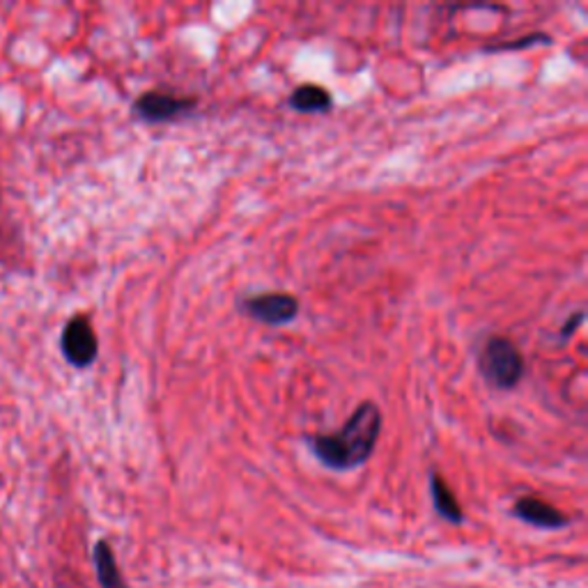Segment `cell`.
<instances>
[{
  "instance_id": "cell-1",
  "label": "cell",
  "mask_w": 588,
  "mask_h": 588,
  "mask_svg": "<svg viewBox=\"0 0 588 588\" xmlns=\"http://www.w3.org/2000/svg\"><path fill=\"white\" fill-rule=\"evenodd\" d=\"M379 432L381 411L375 402L366 400L347 419L343 430L334 434H315L308 441L322 464L334 469V472H349V469H357L370 460Z\"/></svg>"
},
{
  "instance_id": "cell-2",
  "label": "cell",
  "mask_w": 588,
  "mask_h": 588,
  "mask_svg": "<svg viewBox=\"0 0 588 588\" xmlns=\"http://www.w3.org/2000/svg\"><path fill=\"white\" fill-rule=\"evenodd\" d=\"M479 370L492 389L511 391L524 377V357L511 338L492 336L479 357Z\"/></svg>"
},
{
  "instance_id": "cell-3",
  "label": "cell",
  "mask_w": 588,
  "mask_h": 588,
  "mask_svg": "<svg viewBox=\"0 0 588 588\" xmlns=\"http://www.w3.org/2000/svg\"><path fill=\"white\" fill-rule=\"evenodd\" d=\"M61 347L65 359L74 368H87L97 361L99 355V340L91 325V319L85 315H74L61 336Z\"/></svg>"
},
{
  "instance_id": "cell-4",
  "label": "cell",
  "mask_w": 588,
  "mask_h": 588,
  "mask_svg": "<svg viewBox=\"0 0 588 588\" xmlns=\"http://www.w3.org/2000/svg\"><path fill=\"white\" fill-rule=\"evenodd\" d=\"M246 315L270 327H283L300 313V300L290 292H262L244 302Z\"/></svg>"
},
{
  "instance_id": "cell-5",
  "label": "cell",
  "mask_w": 588,
  "mask_h": 588,
  "mask_svg": "<svg viewBox=\"0 0 588 588\" xmlns=\"http://www.w3.org/2000/svg\"><path fill=\"white\" fill-rule=\"evenodd\" d=\"M196 108V99L178 97L172 93L150 91L134 102V113L145 123H170Z\"/></svg>"
},
{
  "instance_id": "cell-6",
  "label": "cell",
  "mask_w": 588,
  "mask_h": 588,
  "mask_svg": "<svg viewBox=\"0 0 588 588\" xmlns=\"http://www.w3.org/2000/svg\"><path fill=\"white\" fill-rule=\"evenodd\" d=\"M513 515L526 524L538 526V528H549V532H556V528H566L570 524V517L554 508L552 504L543 502L538 496H522L513 506Z\"/></svg>"
},
{
  "instance_id": "cell-7",
  "label": "cell",
  "mask_w": 588,
  "mask_h": 588,
  "mask_svg": "<svg viewBox=\"0 0 588 588\" xmlns=\"http://www.w3.org/2000/svg\"><path fill=\"white\" fill-rule=\"evenodd\" d=\"M93 564L97 573L99 588H129L127 581L123 579L120 566H117L115 552L108 540H97L93 549Z\"/></svg>"
},
{
  "instance_id": "cell-8",
  "label": "cell",
  "mask_w": 588,
  "mask_h": 588,
  "mask_svg": "<svg viewBox=\"0 0 588 588\" xmlns=\"http://www.w3.org/2000/svg\"><path fill=\"white\" fill-rule=\"evenodd\" d=\"M430 494H432V504H434V511L439 513V517H444L451 524L464 522V513L458 504L453 490L449 487L444 476L437 474V472L430 474Z\"/></svg>"
},
{
  "instance_id": "cell-9",
  "label": "cell",
  "mask_w": 588,
  "mask_h": 588,
  "mask_svg": "<svg viewBox=\"0 0 588 588\" xmlns=\"http://www.w3.org/2000/svg\"><path fill=\"white\" fill-rule=\"evenodd\" d=\"M287 104H290V108L300 111V113H327L332 108L334 99H332L327 87L306 83V85L294 87Z\"/></svg>"
},
{
  "instance_id": "cell-10",
  "label": "cell",
  "mask_w": 588,
  "mask_h": 588,
  "mask_svg": "<svg viewBox=\"0 0 588 588\" xmlns=\"http://www.w3.org/2000/svg\"><path fill=\"white\" fill-rule=\"evenodd\" d=\"M549 42H552V38H547L545 33H536V35H524V40H515V42H506V44L487 46V51H515V49L534 46V44H549Z\"/></svg>"
},
{
  "instance_id": "cell-11",
  "label": "cell",
  "mask_w": 588,
  "mask_h": 588,
  "mask_svg": "<svg viewBox=\"0 0 588 588\" xmlns=\"http://www.w3.org/2000/svg\"><path fill=\"white\" fill-rule=\"evenodd\" d=\"M581 322H584V313H581V311L573 313V315H570V317L564 322L561 332H558V338H561V340H568V338L575 334V329L581 325Z\"/></svg>"
}]
</instances>
